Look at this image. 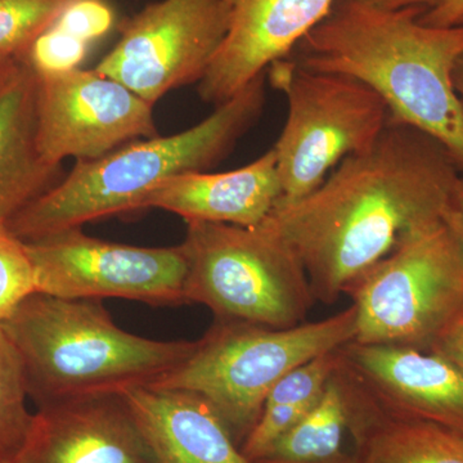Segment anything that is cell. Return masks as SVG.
<instances>
[{
    "instance_id": "cell-1",
    "label": "cell",
    "mask_w": 463,
    "mask_h": 463,
    "mask_svg": "<svg viewBox=\"0 0 463 463\" xmlns=\"http://www.w3.org/2000/svg\"><path fill=\"white\" fill-rule=\"evenodd\" d=\"M462 175L440 142L390 118L370 147L259 227L294 251L315 300L332 306L399 243L443 223Z\"/></svg>"
},
{
    "instance_id": "cell-2",
    "label": "cell",
    "mask_w": 463,
    "mask_h": 463,
    "mask_svg": "<svg viewBox=\"0 0 463 463\" xmlns=\"http://www.w3.org/2000/svg\"><path fill=\"white\" fill-rule=\"evenodd\" d=\"M426 7L386 9L337 0L289 58L352 76L385 100L392 120L437 139L463 174V106L452 72L463 54V24L423 25Z\"/></svg>"
},
{
    "instance_id": "cell-3",
    "label": "cell",
    "mask_w": 463,
    "mask_h": 463,
    "mask_svg": "<svg viewBox=\"0 0 463 463\" xmlns=\"http://www.w3.org/2000/svg\"><path fill=\"white\" fill-rule=\"evenodd\" d=\"M265 74L190 129L137 139L93 160H79L67 175L5 224L23 242H35L85 223L143 209L173 176L218 165L254 127L265 106Z\"/></svg>"
},
{
    "instance_id": "cell-4",
    "label": "cell",
    "mask_w": 463,
    "mask_h": 463,
    "mask_svg": "<svg viewBox=\"0 0 463 463\" xmlns=\"http://www.w3.org/2000/svg\"><path fill=\"white\" fill-rule=\"evenodd\" d=\"M38 407L151 385L175 370L196 341H158L124 331L99 300L35 292L2 323Z\"/></svg>"
},
{
    "instance_id": "cell-5",
    "label": "cell",
    "mask_w": 463,
    "mask_h": 463,
    "mask_svg": "<svg viewBox=\"0 0 463 463\" xmlns=\"http://www.w3.org/2000/svg\"><path fill=\"white\" fill-rule=\"evenodd\" d=\"M356 309L292 328L214 321L181 365L151 385L185 390L214 408L239 446L257 425L265 399L298 365L354 340Z\"/></svg>"
},
{
    "instance_id": "cell-6",
    "label": "cell",
    "mask_w": 463,
    "mask_h": 463,
    "mask_svg": "<svg viewBox=\"0 0 463 463\" xmlns=\"http://www.w3.org/2000/svg\"><path fill=\"white\" fill-rule=\"evenodd\" d=\"M185 304H203L215 321L292 328L316 300L303 265L261 227L185 222Z\"/></svg>"
},
{
    "instance_id": "cell-7",
    "label": "cell",
    "mask_w": 463,
    "mask_h": 463,
    "mask_svg": "<svg viewBox=\"0 0 463 463\" xmlns=\"http://www.w3.org/2000/svg\"><path fill=\"white\" fill-rule=\"evenodd\" d=\"M288 99L273 146L282 184L277 206L309 196L344 158L370 147L389 124L385 100L352 76L319 71L283 58L267 70Z\"/></svg>"
},
{
    "instance_id": "cell-8",
    "label": "cell",
    "mask_w": 463,
    "mask_h": 463,
    "mask_svg": "<svg viewBox=\"0 0 463 463\" xmlns=\"http://www.w3.org/2000/svg\"><path fill=\"white\" fill-rule=\"evenodd\" d=\"M356 309L359 344L430 352L463 316V255L446 223L420 232L345 292Z\"/></svg>"
},
{
    "instance_id": "cell-9",
    "label": "cell",
    "mask_w": 463,
    "mask_h": 463,
    "mask_svg": "<svg viewBox=\"0 0 463 463\" xmlns=\"http://www.w3.org/2000/svg\"><path fill=\"white\" fill-rule=\"evenodd\" d=\"M227 32L225 0H158L125 21L94 70L155 106L169 91L200 83Z\"/></svg>"
},
{
    "instance_id": "cell-10",
    "label": "cell",
    "mask_w": 463,
    "mask_h": 463,
    "mask_svg": "<svg viewBox=\"0 0 463 463\" xmlns=\"http://www.w3.org/2000/svg\"><path fill=\"white\" fill-rule=\"evenodd\" d=\"M25 245L36 292L63 298H127L154 307L185 304L188 264L182 243L142 248L74 228Z\"/></svg>"
},
{
    "instance_id": "cell-11",
    "label": "cell",
    "mask_w": 463,
    "mask_h": 463,
    "mask_svg": "<svg viewBox=\"0 0 463 463\" xmlns=\"http://www.w3.org/2000/svg\"><path fill=\"white\" fill-rule=\"evenodd\" d=\"M33 72L38 146L52 165L93 160L158 136L154 106L114 79L78 67Z\"/></svg>"
},
{
    "instance_id": "cell-12",
    "label": "cell",
    "mask_w": 463,
    "mask_h": 463,
    "mask_svg": "<svg viewBox=\"0 0 463 463\" xmlns=\"http://www.w3.org/2000/svg\"><path fill=\"white\" fill-rule=\"evenodd\" d=\"M17 463H156L123 392L41 405Z\"/></svg>"
},
{
    "instance_id": "cell-13",
    "label": "cell",
    "mask_w": 463,
    "mask_h": 463,
    "mask_svg": "<svg viewBox=\"0 0 463 463\" xmlns=\"http://www.w3.org/2000/svg\"><path fill=\"white\" fill-rule=\"evenodd\" d=\"M337 0H225L228 32L205 76L201 99L219 106L236 96L330 14Z\"/></svg>"
},
{
    "instance_id": "cell-14",
    "label": "cell",
    "mask_w": 463,
    "mask_h": 463,
    "mask_svg": "<svg viewBox=\"0 0 463 463\" xmlns=\"http://www.w3.org/2000/svg\"><path fill=\"white\" fill-rule=\"evenodd\" d=\"M343 364L383 407L463 437V373L443 356L395 345L349 341Z\"/></svg>"
},
{
    "instance_id": "cell-15",
    "label": "cell",
    "mask_w": 463,
    "mask_h": 463,
    "mask_svg": "<svg viewBox=\"0 0 463 463\" xmlns=\"http://www.w3.org/2000/svg\"><path fill=\"white\" fill-rule=\"evenodd\" d=\"M282 196L273 148L231 172L187 173L167 179L146 199L143 209L165 210L185 222L257 228Z\"/></svg>"
},
{
    "instance_id": "cell-16",
    "label": "cell",
    "mask_w": 463,
    "mask_h": 463,
    "mask_svg": "<svg viewBox=\"0 0 463 463\" xmlns=\"http://www.w3.org/2000/svg\"><path fill=\"white\" fill-rule=\"evenodd\" d=\"M156 463H254L205 399L156 385L123 392Z\"/></svg>"
},
{
    "instance_id": "cell-17",
    "label": "cell",
    "mask_w": 463,
    "mask_h": 463,
    "mask_svg": "<svg viewBox=\"0 0 463 463\" xmlns=\"http://www.w3.org/2000/svg\"><path fill=\"white\" fill-rule=\"evenodd\" d=\"M345 403L355 463H463V437L392 412L347 365L334 373Z\"/></svg>"
},
{
    "instance_id": "cell-18",
    "label": "cell",
    "mask_w": 463,
    "mask_h": 463,
    "mask_svg": "<svg viewBox=\"0 0 463 463\" xmlns=\"http://www.w3.org/2000/svg\"><path fill=\"white\" fill-rule=\"evenodd\" d=\"M61 166L42 156L36 127V76L23 62L0 93V224L62 179Z\"/></svg>"
},
{
    "instance_id": "cell-19",
    "label": "cell",
    "mask_w": 463,
    "mask_h": 463,
    "mask_svg": "<svg viewBox=\"0 0 463 463\" xmlns=\"http://www.w3.org/2000/svg\"><path fill=\"white\" fill-rule=\"evenodd\" d=\"M339 364V347L298 365L270 390L257 425L241 446L254 462L277 439L303 420L321 399Z\"/></svg>"
},
{
    "instance_id": "cell-20",
    "label": "cell",
    "mask_w": 463,
    "mask_h": 463,
    "mask_svg": "<svg viewBox=\"0 0 463 463\" xmlns=\"http://www.w3.org/2000/svg\"><path fill=\"white\" fill-rule=\"evenodd\" d=\"M345 403L332 373L325 392L309 413L277 439L254 463H355Z\"/></svg>"
},
{
    "instance_id": "cell-21",
    "label": "cell",
    "mask_w": 463,
    "mask_h": 463,
    "mask_svg": "<svg viewBox=\"0 0 463 463\" xmlns=\"http://www.w3.org/2000/svg\"><path fill=\"white\" fill-rule=\"evenodd\" d=\"M27 398L23 364L0 325V458L16 457L23 447L33 420Z\"/></svg>"
},
{
    "instance_id": "cell-22",
    "label": "cell",
    "mask_w": 463,
    "mask_h": 463,
    "mask_svg": "<svg viewBox=\"0 0 463 463\" xmlns=\"http://www.w3.org/2000/svg\"><path fill=\"white\" fill-rule=\"evenodd\" d=\"M80 0H0V57L23 61L33 43Z\"/></svg>"
},
{
    "instance_id": "cell-23",
    "label": "cell",
    "mask_w": 463,
    "mask_h": 463,
    "mask_svg": "<svg viewBox=\"0 0 463 463\" xmlns=\"http://www.w3.org/2000/svg\"><path fill=\"white\" fill-rule=\"evenodd\" d=\"M35 292V270L25 242L0 224V325Z\"/></svg>"
},
{
    "instance_id": "cell-24",
    "label": "cell",
    "mask_w": 463,
    "mask_h": 463,
    "mask_svg": "<svg viewBox=\"0 0 463 463\" xmlns=\"http://www.w3.org/2000/svg\"><path fill=\"white\" fill-rule=\"evenodd\" d=\"M114 12L103 0H80L67 9L57 27L87 43L109 32Z\"/></svg>"
},
{
    "instance_id": "cell-25",
    "label": "cell",
    "mask_w": 463,
    "mask_h": 463,
    "mask_svg": "<svg viewBox=\"0 0 463 463\" xmlns=\"http://www.w3.org/2000/svg\"><path fill=\"white\" fill-rule=\"evenodd\" d=\"M430 353L443 356L463 373V316L438 337Z\"/></svg>"
},
{
    "instance_id": "cell-26",
    "label": "cell",
    "mask_w": 463,
    "mask_h": 463,
    "mask_svg": "<svg viewBox=\"0 0 463 463\" xmlns=\"http://www.w3.org/2000/svg\"><path fill=\"white\" fill-rule=\"evenodd\" d=\"M463 18V0H439L420 17L423 25L448 27L458 25Z\"/></svg>"
},
{
    "instance_id": "cell-27",
    "label": "cell",
    "mask_w": 463,
    "mask_h": 463,
    "mask_svg": "<svg viewBox=\"0 0 463 463\" xmlns=\"http://www.w3.org/2000/svg\"><path fill=\"white\" fill-rule=\"evenodd\" d=\"M443 221L448 230L452 232L463 255V175L453 191Z\"/></svg>"
},
{
    "instance_id": "cell-28",
    "label": "cell",
    "mask_w": 463,
    "mask_h": 463,
    "mask_svg": "<svg viewBox=\"0 0 463 463\" xmlns=\"http://www.w3.org/2000/svg\"><path fill=\"white\" fill-rule=\"evenodd\" d=\"M367 3L374 7L386 9H401L407 7H426L430 8L437 5L439 0H359Z\"/></svg>"
},
{
    "instance_id": "cell-29",
    "label": "cell",
    "mask_w": 463,
    "mask_h": 463,
    "mask_svg": "<svg viewBox=\"0 0 463 463\" xmlns=\"http://www.w3.org/2000/svg\"><path fill=\"white\" fill-rule=\"evenodd\" d=\"M23 62L12 57H0V93L16 78Z\"/></svg>"
},
{
    "instance_id": "cell-30",
    "label": "cell",
    "mask_w": 463,
    "mask_h": 463,
    "mask_svg": "<svg viewBox=\"0 0 463 463\" xmlns=\"http://www.w3.org/2000/svg\"><path fill=\"white\" fill-rule=\"evenodd\" d=\"M452 81L457 96L463 106V54L457 60L456 65L453 67Z\"/></svg>"
},
{
    "instance_id": "cell-31",
    "label": "cell",
    "mask_w": 463,
    "mask_h": 463,
    "mask_svg": "<svg viewBox=\"0 0 463 463\" xmlns=\"http://www.w3.org/2000/svg\"><path fill=\"white\" fill-rule=\"evenodd\" d=\"M0 463H17L16 457H3L0 458Z\"/></svg>"
},
{
    "instance_id": "cell-32",
    "label": "cell",
    "mask_w": 463,
    "mask_h": 463,
    "mask_svg": "<svg viewBox=\"0 0 463 463\" xmlns=\"http://www.w3.org/2000/svg\"><path fill=\"white\" fill-rule=\"evenodd\" d=\"M461 24H463V18H462V20H461V21H459L458 25H461Z\"/></svg>"
}]
</instances>
